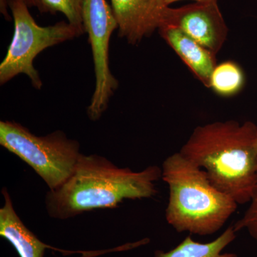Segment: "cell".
Masks as SVG:
<instances>
[{"label":"cell","instance_id":"obj_17","mask_svg":"<svg viewBox=\"0 0 257 257\" xmlns=\"http://www.w3.org/2000/svg\"><path fill=\"white\" fill-rule=\"evenodd\" d=\"M25 1L28 5L29 8H32V7H36L37 8V0H25Z\"/></svg>","mask_w":257,"mask_h":257},{"label":"cell","instance_id":"obj_1","mask_svg":"<svg viewBox=\"0 0 257 257\" xmlns=\"http://www.w3.org/2000/svg\"><path fill=\"white\" fill-rule=\"evenodd\" d=\"M162 169L150 166L141 172L119 168L105 157L81 154L72 175L58 189L46 196L50 217L67 219L86 211L112 209L124 199L156 195L155 183Z\"/></svg>","mask_w":257,"mask_h":257},{"label":"cell","instance_id":"obj_3","mask_svg":"<svg viewBox=\"0 0 257 257\" xmlns=\"http://www.w3.org/2000/svg\"><path fill=\"white\" fill-rule=\"evenodd\" d=\"M162 178L170 191L166 219L178 232L199 236L214 234L239 205L211 184L205 171L179 152L164 161Z\"/></svg>","mask_w":257,"mask_h":257},{"label":"cell","instance_id":"obj_15","mask_svg":"<svg viewBox=\"0 0 257 257\" xmlns=\"http://www.w3.org/2000/svg\"><path fill=\"white\" fill-rule=\"evenodd\" d=\"M0 3H1V13H3L5 18H8V17H10L8 12V8L9 7V0H0Z\"/></svg>","mask_w":257,"mask_h":257},{"label":"cell","instance_id":"obj_4","mask_svg":"<svg viewBox=\"0 0 257 257\" xmlns=\"http://www.w3.org/2000/svg\"><path fill=\"white\" fill-rule=\"evenodd\" d=\"M0 145L32 167L50 190L69 178L81 155L78 142L67 138L63 132L36 136L11 121H0Z\"/></svg>","mask_w":257,"mask_h":257},{"label":"cell","instance_id":"obj_5","mask_svg":"<svg viewBox=\"0 0 257 257\" xmlns=\"http://www.w3.org/2000/svg\"><path fill=\"white\" fill-rule=\"evenodd\" d=\"M9 8L14 20V35L0 64V84L3 85L24 74L30 78L35 89H41L43 84L34 67V60L49 47L84 35L85 29L65 21L50 26H40L30 14L25 0H9Z\"/></svg>","mask_w":257,"mask_h":257},{"label":"cell","instance_id":"obj_7","mask_svg":"<svg viewBox=\"0 0 257 257\" xmlns=\"http://www.w3.org/2000/svg\"><path fill=\"white\" fill-rule=\"evenodd\" d=\"M163 25L179 28L215 55L228 35L217 1L194 3L178 8L169 7Z\"/></svg>","mask_w":257,"mask_h":257},{"label":"cell","instance_id":"obj_14","mask_svg":"<svg viewBox=\"0 0 257 257\" xmlns=\"http://www.w3.org/2000/svg\"><path fill=\"white\" fill-rule=\"evenodd\" d=\"M249 207L245 211L242 217L234 225L236 232L246 230L250 236L257 241V185L253 190L250 200Z\"/></svg>","mask_w":257,"mask_h":257},{"label":"cell","instance_id":"obj_11","mask_svg":"<svg viewBox=\"0 0 257 257\" xmlns=\"http://www.w3.org/2000/svg\"><path fill=\"white\" fill-rule=\"evenodd\" d=\"M234 226H229L214 241L200 243L187 236L178 246L168 251H157L155 257H238L233 253H223L236 239Z\"/></svg>","mask_w":257,"mask_h":257},{"label":"cell","instance_id":"obj_8","mask_svg":"<svg viewBox=\"0 0 257 257\" xmlns=\"http://www.w3.org/2000/svg\"><path fill=\"white\" fill-rule=\"evenodd\" d=\"M119 36L138 45L164 23L169 6L165 0H111Z\"/></svg>","mask_w":257,"mask_h":257},{"label":"cell","instance_id":"obj_10","mask_svg":"<svg viewBox=\"0 0 257 257\" xmlns=\"http://www.w3.org/2000/svg\"><path fill=\"white\" fill-rule=\"evenodd\" d=\"M5 203L0 209V236L13 244L20 257H45L50 246L24 224L15 211L9 192L3 189Z\"/></svg>","mask_w":257,"mask_h":257},{"label":"cell","instance_id":"obj_16","mask_svg":"<svg viewBox=\"0 0 257 257\" xmlns=\"http://www.w3.org/2000/svg\"><path fill=\"white\" fill-rule=\"evenodd\" d=\"M166 4L167 5H170L172 4V3H176V2L182 1V0H165ZM193 1L195 2V3H208V2H214V1H218V0H193Z\"/></svg>","mask_w":257,"mask_h":257},{"label":"cell","instance_id":"obj_12","mask_svg":"<svg viewBox=\"0 0 257 257\" xmlns=\"http://www.w3.org/2000/svg\"><path fill=\"white\" fill-rule=\"evenodd\" d=\"M242 69L234 62H223L216 65L211 77L210 87L218 94L230 96L237 94L244 85Z\"/></svg>","mask_w":257,"mask_h":257},{"label":"cell","instance_id":"obj_2","mask_svg":"<svg viewBox=\"0 0 257 257\" xmlns=\"http://www.w3.org/2000/svg\"><path fill=\"white\" fill-rule=\"evenodd\" d=\"M179 152L238 204L250 202L257 185V126L252 121L198 126Z\"/></svg>","mask_w":257,"mask_h":257},{"label":"cell","instance_id":"obj_6","mask_svg":"<svg viewBox=\"0 0 257 257\" xmlns=\"http://www.w3.org/2000/svg\"><path fill=\"white\" fill-rule=\"evenodd\" d=\"M82 20L92 48L95 74V87L87 114L89 119L96 121L107 109L119 85L111 74L109 60L110 37L118 25L111 7L106 0H84Z\"/></svg>","mask_w":257,"mask_h":257},{"label":"cell","instance_id":"obj_9","mask_svg":"<svg viewBox=\"0 0 257 257\" xmlns=\"http://www.w3.org/2000/svg\"><path fill=\"white\" fill-rule=\"evenodd\" d=\"M161 36L188 66L205 87H210L211 77L216 66V55L172 25L158 29Z\"/></svg>","mask_w":257,"mask_h":257},{"label":"cell","instance_id":"obj_13","mask_svg":"<svg viewBox=\"0 0 257 257\" xmlns=\"http://www.w3.org/2000/svg\"><path fill=\"white\" fill-rule=\"evenodd\" d=\"M84 0H37V8L42 13H62L74 26L84 28L82 20Z\"/></svg>","mask_w":257,"mask_h":257}]
</instances>
